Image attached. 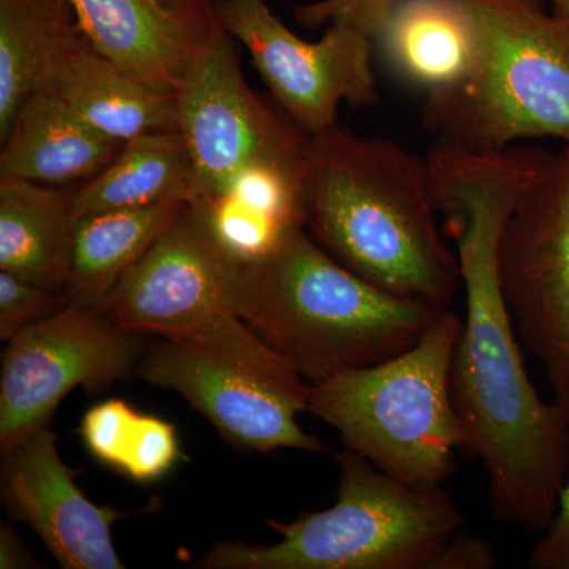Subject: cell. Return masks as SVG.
I'll list each match as a JSON object with an SVG mask.
<instances>
[{"label": "cell", "mask_w": 569, "mask_h": 569, "mask_svg": "<svg viewBox=\"0 0 569 569\" xmlns=\"http://www.w3.org/2000/svg\"><path fill=\"white\" fill-rule=\"evenodd\" d=\"M549 157L535 146L479 152L443 141L426 157L466 290L451 367L462 449L488 473L496 518L527 531L545 530L559 505L569 470V403L546 402L530 381L497 257L509 213Z\"/></svg>", "instance_id": "obj_1"}, {"label": "cell", "mask_w": 569, "mask_h": 569, "mask_svg": "<svg viewBox=\"0 0 569 569\" xmlns=\"http://www.w3.org/2000/svg\"><path fill=\"white\" fill-rule=\"evenodd\" d=\"M302 198L306 230L356 276L400 298L455 301L458 253L438 230L427 159L336 126L310 137Z\"/></svg>", "instance_id": "obj_2"}, {"label": "cell", "mask_w": 569, "mask_h": 569, "mask_svg": "<svg viewBox=\"0 0 569 569\" xmlns=\"http://www.w3.org/2000/svg\"><path fill=\"white\" fill-rule=\"evenodd\" d=\"M234 307L310 385L402 353L443 307L380 290L298 231L234 288Z\"/></svg>", "instance_id": "obj_3"}, {"label": "cell", "mask_w": 569, "mask_h": 569, "mask_svg": "<svg viewBox=\"0 0 569 569\" xmlns=\"http://www.w3.org/2000/svg\"><path fill=\"white\" fill-rule=\"evenodd\" d=\"M337 500L290 522L268 520L272 545L219 541L198 560L206 569H432L463 529L443 488H415L347 448L337 452Z\"/></svg>", "instance_id": "obj_4"}, {"label": "cell", "mask_w": 569, "mask_h": 569, "mask_svg": "<svg viewBox=\"0 0 569 569\" xmlns=\"http://www.w3.org/2000/svg\"><path fill=\"white\" fill-rule=\"evenodd\" d=\"M462 2L477 54L459 84L427 96V130L479 152L531 138L569 144V22L531 0Z\"/></svg>", "instance_id": "obj_5"}, {"label": "cell", "mask_w": 569, "mask_h": 569, "mask_svg": "<svg viewBox=\"0 0 569 569\" xmlns=\"http://www.w3.org/2000/svg\"><path fill=\"white\" fill-rule=\"evenodd\" d=\"M460 325L458 313L443 310L395 358L310 385L307 411L385 473L415 488H441L463 445L451 392Z\"/></svg>", "instance_id": "obj_6"}, {"label": "cell", "mask_w": 569, "mask_h": 569, "mask_svg": "<svg viewBox=\"0 0 569 569\" xmlns=\"http://www.w3.org/2000/svg\"><path fill=\"white\" fill-rule=\"evenodd\" d=\"M233 295L230 269L183 203L102 307L127 331L174 340L309 399V381L254 335L236 310Z\"/></svg>", "instance_id": "obj_7"}, {"label": "cell", "mask_w": 569, "mask_h": 569, "mask_svg": "<svg viewBox=\"0 0 569 569\" xmlns=\"http://www.w3.org/2000/svg\"><path fill=\"white\" fill-rule=\"evenodd\" d=\"M498 279L522 346L545 369L553 400L569 403V144L509 213Z\"/></svg>", "instance_id": "obj_8"}, {"label": "cell", "mask_w": 569, "mask_h": 569, "mask_svg": "<svg viewBox=\"0 0 569 569\" xmlns=\"http://www.w3.org/2000/svg\"><path fill=\"white\" fill-rule=\"evenodd\" d=\"M142 335L116 323L103 307L67 305L7 343L0 370V452L40 427L74 388L100 395L137 373Z\"/></svg>", "instance_id": "obj_9"}, {"label": "cell", "mask_w": 569, "mask_h": 569, "mask_svg": "<svg viewBox=\"0 0 569 569\" xmlns=\"http://www.w3.org/2000/svg\"><path fill=\"white\" fill-rule=\"evenodd\" d=\"M217 17L252 56L284 114L313 137L337 126L340 103L378 102L372 54L376 41L346 24L328 26L323 39L295 36L264 0H217Z\"/></svg>", "instance_id": "obj_10"}, {"label": "cell", "mask_w": 569, "mask_h": 569, "mask_svg": "<svg viewBox=\"0 0 569 569\" xmlns=\"http://www.w3.org/2000/svg\"><path fill=\"white\" fill-rule=\"evenodd\" d=\"M178 130L193 167L187 198L220 192L254 164L305 156L310 142V134L282 108L247 84L228 32L198 59L183 82Z\"/></svg>", "instance_id": "obj_11"}, {"label": "cell", "mask_w": 569, "mask_h": 569, "mask_svg": "<svg viewBox=\"0 0 569 569\" xmlns=\"http://www.w3.org/2000/svg\"><path fill=\"white\" fill-rule=\"evenodd\" d=\"M137 373L152 387L182 396L236 448L264 455L279 449L328 451L323 441L299 426L309 399L203 351L160 337L146 347Z\"/></svg>", "instance_id": "obj_12"}, {"label": "cell", "mask_w": 569, "mask_h": 569, "mask_svg": "<svg viewBox=\"0 0 569 569\" xmlns=\"http://www.w3.org/2000/svg\"><path fill=\"white\" fill-rule=\"evenodd\" d=\"M58 441L48 425L2 455L0 496L7 515L36 531L62 568H126L112 545V526L129 515L86 497Z\"/></svg>", "instance_id": "obj_13"}, {"label": "cell", "mask_w": 569, "mask_h": 569, "mask_svg": "<svg viewBox=\"0 0 569 569\" xmlns=\"http://www.w3.org/2000/svg\"><path fill=\"white\" fill-rule=\"evenodd\" d=\"M306 160L307 152L296 159L254 164L220 192L187 198L190 219L230 269L234 288L298 231L306 230Z\"/></svg>", "instance_id": "obj_14"}, {"label": "cell", "mask_w": 569, "mask_h": 569, "mask_svg": "<svg viewBox=\"0 0 569 569\" xmlns=\"http://www.w3.org/2000/svg\"><path fill=\"white\" fill-rule=\"evenodd\" d=\"M86 39L104 58L164 93L179 91L222 37L217 11H176L156 0H69Z\"/></svg>", "instance_id": "obj_15"}, {"label": "cell", "mask_w": 569, "mask_h": 569, "mask_svg": "<svg viewBox=\"0 0 569 569\" xmlns=\"http://www.w3.org/2000/svg\"><path fill=\"white\" fill-rule=\"evenodd\" d=\"M40 92L122 142L178 130V96L157 91L93 50L78 22L52 51Z\"/></svg>", "instance_id": "obj_16"}, {"label": "cell", "mask_w": 569, "mask_h": 569, "mask_svg": "<svg viewBox=\"0 0 569 569\" xmlns=\"http://www.w3.org/2000/svg\"><path fill=\"white\" fill-rule=\"evenodd\" d=\"M122 144L82 121L58 97L39 92L21 108L2 141L0 176L51 187L89 181Z\"/></svg>", "instance_id": "obj_17"}, {"label": "cell", "mask_w": 569, "mask_h": 569, "mask_svg": "<svg viewBox=\"0 0 569 569\" xmlns=\"http://www.w3.org/2000/svg\"><path fill=\"white\" fill-rule=\"evenodd\" d=\"M376 47L399 80L430 96L467 77L477 29L462 0H400Z\"/></svg>", "instance_id": "obj_18"}, {"label": "cell", "mask_w": 569, "mask_h": 569, "mask_svg": "<svg viewBox=\"0 0 569 569\" xmlns=\"http://www.w3.org/2000/svg\"><path fill=\"white\" fill-rule=\"evenodd\" d=\"M77 220L73 193L0 176V271L63 295Z\"/></svg>", "instance_id": "obj_19"}, {"label": "cell", "mask_w": 569, "mask_h": 569, "mask_svg": "<svg viewBox=\"0 0 569 569\" xmlns=\"http://www.w3.org/2000/svg\"><path fill=\"white\" fill-rule=\"evenodd\" d=\"M187 198L144 208L82 216L71 241L66 296L69 305L102 307L112 288L170 227Z\"/></svg>", "instance_id": "obj_20"}, {"label": "cell", "mask_w": 569, "mask_h": 569, "mask_svg": "<svg viewBox=\"0 0 569 569\" xmlns=\"http://www.w3.org/2000/svg\"><path fill=\"white\" fill-rule=\"evenodd\" d=\"M192 183V159L181 132L141 134L123 142L110 164L73 192L74 216L187 198Z\"/></svg>", "instance_id": "obj_21"}, {"label": "cell", "mask_w": 569, "mask_h": 569, "mask_svg": "<svg viewBox=\"0 0 569 569\" xmlns=\"http://www.w3.org/2000/svg\"><path fill=\"white\" fill-rule=\"evenodd\" d=\"M74 24L69 0H0V140L41 91L52 51Z\"/></svg>", "instance_id": "obj_22"}, {"label": "cell", "mask_w": 569, "mask_h": 569, "mask_svg": "<svg viewBox=\"0 0 569 569\" xmlns=\"http://www.w3.org/2000/svg\"><path fill=\"white\" fill-rule=\"evenodd\" d=\"M80 436L93 459L138 485L159 481L183 459L171 422L142 415L121 399L89 408Z\"/></svg>", "instance_id": "obj_23"}, {"label": "cell", "mask_w": 569, "mask_h": 569, "mask_svg": "<svg viewBox=\"0 0 569 569\" xmlns=\"http://www.w3.org/2000/svg\"><path fill=\"white\" fill-rule=\"evenodd\" d=\"M67 305L62 293L0 271V339L9 343L29 326L47 320Z\"/></svg>", "instance_id": "obj_24"}, {"label": "cell", "mask_w": 569, "mask_h": 569, "mask_svg": "<svg viewBox=\"0 0 569 569\" xmlns=\"http://www.w3.org/2000/svg\"><path fill=\"white\" fill-rule=\"evenodd\" d=\"M400 0H320L298 7L296 20L306 28L346 24L377 41Z\"/></svg>", "instance_id": "obj_25"}, {"label": "cell", "mask_w": 569, "mask_h": 569, "mask_svg": "<svg viewBox=\"0 0 569 569\" xmlns=\"http://www.w3.org/2000/svg\"><path fill=\"white\" fill-rule=\"evenodd\" d=\"M531 569H569V470L560 490L556 515L527 559Z\"/></svg>", "instance_id": "obj_26"}, {"label": "cell", "mask_w": 569, "mask_h": 569, "mask_svg": "<svg viewBox=\"0 0 569 569\" xmlns=\"http://www.w3.org/2000/svg\"><path fill=\"white\" fill-rule=\"evenodd\" d=\"M497 561L492 542L462 529L440 550L432 569H492Z\"/></svg>", "instance_id": "obj_27"}, {"label": "cell", "mask_w": 569, "mask_h": 569, "mask_svg": "<svg viewBox=\"0 0 569 569\" xmlns=\"http://www.w3.org/2000/svg\"><path fill=\"white\" fill-rule=\"evenodd\" d=\"M0 568H41L11 523H0Z\"/></svg>", "instance_id": "obj_28"}, {"label": "cell", "mask_w": 569, "mask_h": 569, "mask_svg": "<svg viewBox=\"0 0 569 569\" xmlns=\"http://www.w3.org/2000/svg\"><path fill=\"white\" fill-rule=\"evenodd\" d=\"M167 9L176 11H212L216 10V2L213 0H156Z\"/></svg>", "instance_id": "obj_29"}, {"label": "cell", "mask_w": 569, "mask_h": 569, "mask_svg": "<svg viewBox=\"0 0 569 569\" xmlns=\"http://www.w3.org/2000/svg\"><path fill=\"white\" fill-rule=\"evenodd\" d=\"M553 14L569 22V0H552Z\"/></svg>", "instance_id": "obj_30"}]
</instances>
